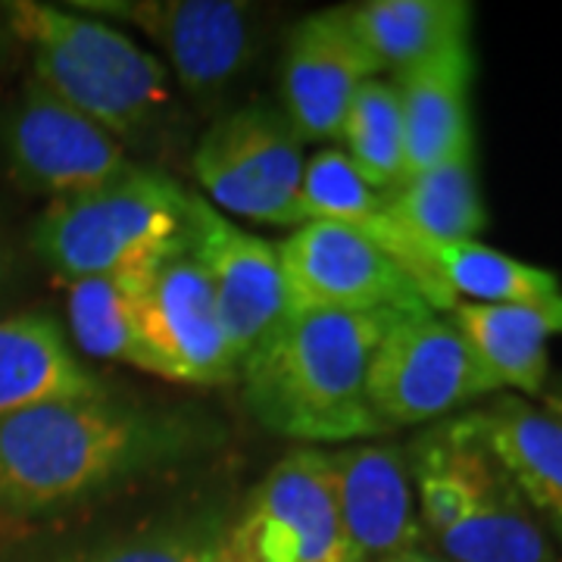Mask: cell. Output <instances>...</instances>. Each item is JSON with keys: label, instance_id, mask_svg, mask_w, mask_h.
I'll return each mask as SVG.
<instances>
[{"label": "cell", "instance_id": "obj_16", "mask_svg": "<svg viewBox=\"0 0 562 562\" xmlns=\"http://www.w3.org/2000/svg\"><path fill=\"white\" fill-rule=\"evenodd\" d=\"M391 81L401 98L406 176L431 169L447 157L475 147L469 103L475 81L472 38L443 47L441 54L406 72H397Z\"/></svg>", "mask_w": 562, "mask_h": 562}, {"label": "cell", "instance_id": "obj_14", "mask_svg": "<svg viewBox=\"0 0 562 562\" xmlns=\"http://www.w3.org/2000/svg\"><path fill=\"white\" fill-rule=\"evenodd\" d=\"M375 76H382V69L357 38L347 7L310 13L291 29L284 44L281 113L303 144L338 140L353 94Z\"/></svg>", "mask_w": 562, "mask_h": 562}, {"label": "cell", "instance_id": "obj_10", "mask_svg": "<svg viewBox=\"0 0 562 562\" xmlns=\"http://www.w3.org/2000/svg\"><path fill=\"white\" fill-rule=\"evenodd\" d=\"M288 303L294 313H435L403 266L362 232L306 222L279 244Z\"/></svg>", "mask_w": 562, "mask_h": 562}, {"label": "cell", "instance_id": "obj_20", "mask_svg": "<svg viewBox=\"0 0 562 562\" xmlns=\"http://www.w3.org/2000/svg\"><path fill=\"white\" fill-rule=\"evenodd\" d=\"M391 225L419 241H479L487 228L475 147L447 157L431 169L413 172L384 191Z\"/></svg>", "mask_w": 562, "mask_h": 562}, {"label": "cell", "instance_id": "obj_17", "mask_svg": "<svg viewBox=\"0 0 562 562\" xmlns=\"http://www.w3.org/2000/svg\"><path fill=\"white\" fill-rule=\"evenodd\" d=\"M447 316L501 394L541 397L550 382V338H562V291L535 303H457Z\"/></svg>", "mask_w": 562, "mask_h": 562}, {"label": "cell", "instance_id": "obj_2", "mask_svg": "<svg viewBox=\"0 0 562 562\" xmlns=\"http://www.w3.org/2000/svg\"><path fill=\"white\" fill-rule=\"evenodd\" d=\"M397 319L403 316L294 313L244 360L250 416L303 443H360L391 435L369 406L366 375L375 347Z\"/></svg>", "mask_w": 562, "mask_h": 562}, {"label": "cell", "instance_id": "obj_23", "mask_svg": "<svg viewBox=\"0 0 562 562\" xmlns=\"http://www.w3.org/2000/svg\"><path fill=\"white\" fill-rule=\"evenodd\" d=\"M341 150L375 191H391L406 179V135L394 81H362L341 122Z\"/></svg>", "mask_w": 562, "mask_h": 562}, {"label": "cell", "instance_id": "obj_11", "mask_svg": "<svg viewBox=\"0 0 562 562\" xmlns=\"http://www.w3.org/2000/svg\"><path fill=\"white\" fill-rule=\"evenodd\" d=\"M0 150L10 179L50 201L101 188L132 166L125 144L35 79L0 116Z\"/></svg>", "mask_w": 562, "mask_h": 562}, {"label": "cell", "instance_id": "obj_24", "mask_svg": "<svg viewBox=\"0 0 562 562\" xmlns=\"http://www.w3.org/2000/svg\"><path fill=\"white\" fill-rule=\"evenodd\" d=\"M301 213L306 222H335L372 238L387 220L384 191L357 172L341 147H325L303 166Z\"/></svg>", "mask_w": 562, "mask_h": 562}, {"label": "cell", "instance_id": "obj_4", "mask_svg": "<svg viewBox=\"0 0 562 562\" xmlns=\"http://www.w3.org/2000/svg\"><path fill=\"white\" fill-rule=\"evenodd\" d=\"M7 20L32 54V79L120 144L154 128L169 106L166 63L101 16L20 0L7 7Z\"/></svg>", "mask_w": 562, "mask_h": 562}, {"label": "cell", "instance_id": "obj_26", "mask_svg": "<svg viewBox=\"0 0 562 562\" xmlns=\"http://www.w3.org/2000/svg\"><path fill=\"white\" fill-rule=\"evenodd\" d=\"M541 406H547L550 413H557L562 419V375H557V379H550L547 382V387H543L541 394Z\"/></svg>", "mask_w": 562, "mask_h": 562}, {"label": "cell", "instance_id": "obj_28", "mask_svg": "<svg viewBox=\"0 0 562 562\" xmlns=\"http://www.w3.org/2000/svg\"><path fill=\"white\" fill-rule=\"evenodd\" d=\"M0 269H3V257H0Z\"/></svg>", "mask_w": 562, "mask_h": 562}, {"label": "cell", "instance_id": "obj_22", "mask_svg": "<svg viewBox=\"0 0 562 562\" xmlns=\"http://www.w3.org/2000/svg\"><path fill=\"white\" fill-rule=\"evenodd\" d=\"M150 262L113 276L69 281L66 319L81 353L94 360L125 362L150 375V357L138 328V288Z\"/></svg>", "mask_w": 562, "mask_h": 562}, {"label": "cell", "instance_id": "obj_18", "mask_svg": "<svg viewBox=\"0 0 562 562\" xmlns=\"http://www.w3.org/2000/svg\"><path fill=\"white\" fill-rule=\"evenodd\" d=\"M469 413L562 553V419L519 394H494Z\"/></svg>", "mask_w": 562, "mask_h": 562}, {"label": "cell", "instance_id": "obj_13", "mask_svg": "<svg viewBox=\"0 0 562 562\" xmlns=\"http://www.w3.org/2000/svg\"><path fill=\"white\" fill-rule=\"evenodd\" d=\"M184 244L213 284L222 325L244 366L291 319L279 244L235 225L198 191L184 201Z\"/></svg>", "mask_w": 562, "mask_h": 562}, {"label": "cell", "instance_id": "obj_15", "mask_svg": "<svg viewBox=\"0 0 562 562\" xmlns=\"http://www.w3.org/2000/svg\"><path fill=\"white\" fill-rule=\"evenodd\" d=\"M325 457L350 560L382 562L425 547L403 443H344Z\"/></svg>", "mask_w": 562, "mask_h": 562}, {"label": "cell", "instance_id": "obj_9", "mask_svg": "<svg viewBox=\"0 0 562 562\" xmlns=\"http://www.w3.org/2000/svg\"><path fill=\"white\" fill-rule=\"evenodd\" d=\"M138 328L157 379L201 387L241 379V360L222 325L213 284L191 257L184 235L144 272Z\"/></svg>", "mask_w": 562, "mask_h": 562}, {"label": "cell", "instance_id": "obj_7", "mask_svg": "<svg viewBox=\"0 0 562 562\" xmlns=\"http://www.w3.org/2000/svg\"><path fill=\"white\" fill-rule=\"evenodd\" d=\"M366 394L384 428L397 431L435 425L501 391L447 313H419L384 331L369 362Z\"/></svg>", "mask_w": 562, "mask_h": 562}, {"label": "cell", "instance_id": "obj_27", "mask_svg": "<svg viewBox=\"0 0 562 562\" xmlns=\"http://www.w3.org/2000/svg\"><path fill=\"white\" fill-rule=\"evenodd\" d=\"M382 562H450L443 560L441 553H435V550H428V547H419V550H406V553H397V557H391V560Z\"/></svg>", "mask_w": 562, "mask_h": 562}, {"label": "cell", "instance_id": "obj_12", "mask_svg": "<svg viewBox=\"0 0 562 562\" xmlns=\"http://www.w3.org/2000/svg\"><path fill=\"white\" fill-rule=\"evenodd\" d=\"M81 13H101L157 44L169 76L184 94L213 103L254 60V7L238 0H103L79 3Z\"/></svg>", "mask_w": 562, "mask_h": 562}, {"label": "cell", "instance_id": "obj_25", "mask_svg": "<svg viewBox=\"0 0 562 562\" xmlns=\"http://www.w3.org/2000/svg\"><path fill=\"white\" fill-rule=\"evenodd\" d=\"M228 519L216 509H198L166 522L138 528L69 562H225Z\"/></svg>", "mask_w": 562, "mask_h": 562}, {"label": "cell", "instance_id": "obj_5", "mask_svg": "<svg viewBox=\"0 0 562 562\" xmlns=\"http://www.w3.org/2000/svg\"><path fill=\"white\" fill-rule=\"evenodd\" d=\"M184 201L179 181L128 166L101 188L47 203L32 247L66 284L138 269L184 235Z\"/></svg>", "mask_w": 562, "mask_h": 562}, {"label": "cell", "instance_id": "obj_21", "mask_svg": "<svg viewBox=\"0 0 562 562\" xmlns=\"http://www.w3.org/2000/svg\"><path fill=\"white\" fill-rule=\"evenodd\" d=\"M347 16L369 57L394 76L472 38V3L465 0H369L347 7Z\"/></svg>", "mask_w": 562, "mask_h": 562}, {"label": "cell", "instance_id": "obj_3", "mask_svg": "<svg viewBox=\"0 0 562 562\" xmlns=\"http://www.w3.org/2000/svg\"><path fill=\"white\" fill-rule=\"evenodd\" d=\"M403 450L428 550L450 562H562L469 409L425 425Z\"/></svg>", "mask_w": 562, "mask_h": 562}, {"label": "cell", "instance_id": "obj_19", "mask_svg": "<svg viewBox=\"0 0 562 562\" xmlns=\"http://www.w3.org/2000/svg\"><path fill=\"white\" fill-rule=\"evenodd\" d=\"M60 322L44 313L0 319V419L29 406L103 394Z\"/></svg>", "mask_w": 562, "mask_h": 562}, {"label": "cell", "instance_id": "obj_8", "mask_svg": "<svg viewBox=\"0 0 562 562\" xmlns=\"http://www.w3.org/2000/svg\"><path fill=\"white\" fill-rule=\"evenodd\" d=\"M225 562H353L319 447L284 453L225 531Z\"/></svg>", "mask_w": 562, "mask_h": 562}, {"label": "cell", "instance_id": "obj_6", "mask_svg": "<svg viewBox=\"0 0 562 562\" xmlns=\"http://www.w3.org/2000/svg\"><path fill=\"white\" fill-rule=\"evenodd\" d=\"M303 140L281 106L244 103L213 122L194 147L201 198L220 213L301 228Z\"/></svg>", "mask_w": 562, "mask_h": 562}, {"label": "cell", "instance_id": "obj_1", "mask_svg": "<svg viewBox=\"0 0 562 562\" xmlns=\"http://www.w3.org/2000/svg\"><path fill=\"white\" fill-rule=\"evenodd\" d=\"M225 441L216 419L110 391L0 419V513L38 516L91 501Z\"/></svg>", "mask_w": 562, "mask_h": 562}]
</instances>
